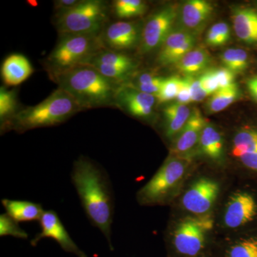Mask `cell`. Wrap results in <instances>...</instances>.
Segmentation results:
<instances>
[{
	"label": "cell",
	"instance_id": "6da1fadb",
	"mask_svg": "<svg viewBox=\"0 0 257 257\" xmlns=\"http://www.w3.org/2000/svg\"><path fill=\"white\" fill-rule=\"evenodd\" d=\"M71 180L88 219L102 233L113 251L114 199L109 176L94 161L80 157L74 162Z\"/></svg>",
	"mask_w": 257,
	"mask_h": 257
},
{
	"label": "cell",
	"instance_id": "7a4b0ae2",
	"mask_svg": "<svg viewBox=\"0 0 257 257\" xmlns=\"http://www.w3.org/2000/svg\"><path fill=\"white\" fill-rule=\"evenodd\" d=\"M59 88L69 93L81 109L114 104L118 88L92 66H79L54 79Z\"/></svg>",
	"mask_w": 257,
	"mask_h": 257
},
{
	"label": "cell",
	"instance_id": "3957f363",
	"mask_svg": "<svg viewBox=\"0 0 257 257\" xmlns=\"http://www.w3.org/2000/svg\"><path fill=\"white\" fill-rule=\"evenodd\" d=\"M82 110L73 97L58 88L40 104L18 111L8 130L24 133L34 128L55 126Z\"/></svg>",
	"mask_w": 257,
	"mask_h": 257
},
{
	"label": "cell",
	"instance_id": "277c9868",
	"mask_svg": "<svg viewBox=\"0 0 257 257\" xmlns=\"http://www.w3.org/2000/svg\"><path fill=\"white\" fill-rule=\"evenodd\" d=\"M104 48L99 35H63L45 60V65L50 77L55 79L76 67L86 65Z\"/></svg>",
	"mask_w": 257,
	"mask_h": 257
},
{
	"label": "cell",
	"instance_id": "5b68a950",
	"mask_svg": "<svg viewBox=\"0 0 257 257\" xmlns=\"http://www.w3.org/2000/svg\"><path fill=\"white\" fill-rule=\"evenodd\" d=\"M107 8L100 0L79 2L70 9L60 12L56 25L61 35H96L105 23Z\"/></svg>",
	"mask_w": 257,
	"mask_h": 257
},
{
	"label": "cell",
	"instance_id": "8992f818",
	"mask_svg": "<svg viewBox=\"0 0 257 257\" xmlns=\"http://www.w3.org/2000/svg\"><path fill=\"white\" fill-rule=\"evenodd\" d=\"M189 162L186 157L170 156L155 175L139 191L140 204H155L163 202L183 179Z\"/></svg>",
	"mask_w": 257,
	"mask_h": 257
},
{
	"label": "cell",
	"instance_id": "52a82bcc",
	"mask_svg": "<svg viewBox=\"0 0 257 257\" xmlns=\"http://www.w3.org/2000/svg\"><path fill=\"white\" fill-rule=\"evenodd\" d=\"M214 226L209 214L189 216L182 219L172 236V245L179 255L195 257L206 246V235Z\"/></svg>",
	"mask_w": 257,
	"mask_h": 257
},
{
	"label": "cell",
	"instance_id": "ba28073f",
	"mask_svg": "<svg viewBox=\"0 0 257 257\" xmlns=\"http://www.w3.org/2000/svg\"><path fill=\"white\" fill-rule=\"evenodd\" d=\"M179 9L177 5H168L148 19L142 30L140 50L143 53L160 50L166 38L175 29Z\"/></svg>",
	"mask_w": 257,
	"mask_h": 257
},
{
	"label": "cell",
	"instance_id": "9c48e42d",
	"mask_svg": "<svg viewBox=\"0 0 257 257\" xmlns=\"http://www.w3.org/2000/svg\"><path fill=\"white\" fill-rule=\"evenodd\" d=\"M39 221L41 230L30 241L32 246H37L42 239L49 238L55 240L66 252L73 253L77 257H87V253L71 237L56 211H45Z\"/></svg>",
	"mask_w": 257,
	"mask_h": 257
},
{
	"label": "cell",
	"instance_id": "30bf717a",
	"mask_svg": "<svg viewBox=\"0 0 257 257\" xmlns=\"http://www.w3.org/2000/svg\"><path fill=\"white\" fill-rule=\"evenodd\" d=\"M220 187L216 181L206 177L198 179L184 193L182 206L196 215L207 214L217 199Z\"/></svg>",
	"mask_w": 257,
	"mask_h": 257
},
{
	"label": "cell",
	"instance_id": "8fae6325",
	"mask_svg": "<svg viewBox=\"0 0 257 257\" xmlns=\"http://www.w3.org/2000/svg\"><path fill=\"white\" fill-rule=\"evenodd\" d=\"M156 101V96L122 84L115 94L114 104L135 117L147 119L152 117Z\"/></svg>",
	"mask_w": 257,
	"mask_h": 257
},
{
	"label": "cell",
	"instance_id": "7c38bea8",
	"mask_svg": "<svg viewBox=\"0 0 257 257\" xmlns=\"http://www.w3.org/2000/svg\"><path fill=\"white\" fill-rule=\"evenodd\" d=\"M207 123L199 109L194 108L187 124L172 143L170 156L190 158L194 149L199 145L201 135Z\"/></svg>",
	"mask_w": 257,
	"mask_h": 257
},
{
	"label": "cell",
	"instance_id": "4fadbf2b",
	"mask_svg": "<svg viewBox=\"0 0 257 257\" xmlns=\"http://www.w3.org/2000/svg\"><path fill=\"white\" fill-rule=\"evenodd\" d=\"M196 45V35L183 29L175 28L159 50L157 62L163 67L175 65Z\"/></svg>",
	"mask_w": 257,
	"mask_h": 257
},
{
	"label": "cell",
	"instance_id": "5bb4252c",
	"mask_svg": "<svg viewBox=\"0 0 257 257\" xmlns=\"http://www.w3.org/2000/svg\"><path fill=\"white\" fill-rule=\"evenodd\" d=\"M214 11V5L207 0L185 2L179 9V28L196 35L209 23Z\"/></svg>",
	"mask_w": 257,
	"mask_h": 257
},
{
	"label": "cell",
	"instance_id": "9a60e30c",
	"mask_svg": "<svg viewBox=\"0 0 257 257\" xmlns=\"http://www.w3.org/2000/svg\"><path fill=\"white\" fill-rule=\"evenodd\" d=\"M256 214V202L251 194L244 192L234 193L226 204L224 223L228 228L236 229L252 221Z\"/></svg>",
	"mask_w": 257,
	"mask_h": 257
},
{
	"label": "cell",
	"instance_id": "2e32d148",
	"mask_svg": "<svg viewBox=\"0 0 257 257\" xmlns=\"http://www.w3.org/2000/svg\"><path fill=\"white\" fill-rule=\"evenodd\" d=\"M142 30L134 22H116L106 28L102 41L114 52L130 50L140 43Z\"/></svg>",
	"mask_w": 257,
	"mask_h": 257
},
{
	"label": "cell",
	"instance_id": "e0dca14e",
	"mask_svg": "<svg viewBox=\"0 0 257 257\" xmlns=\"http://www.w3.org/2000/svg\"><path fill=\"white\" fill-rule=\"evenodd\" d=\"M236 37L246 45L257 46V12L251 8L238 7L231 15Z\"/></svg>",
	"mask_w": 257,
	"mask_h": 257
},
{
	"label": "cell",
	"instance_id": "ac0fdd59",
	"mask_svg": "<svg viewBox=\"0 0 257 257\" xmlns=\"http://www.w3.org/2000/svg\"><path fill=\"white\" fill-rule=\"evenodd\" d=\"M31 63L25 55L13 54L5 59L2 66V76L7 85L17 86L27 80L33 73Z\"/></svg>",
	"mask_w": 257,
	"mask_h": 257
},
{
	"label": "cell",
	"instance_id": "d6986e66",
	"mask_svg": "<svg viewBox=\"0 0 257 257\" xmlns=\"http://www.w3.org/2000/svg\"><path fill=\"white\" fill-rule=\"evenodd\" d=\"M2 204L7 214L18 223L40 221L45 212L41 204L30 201L3 199Z\"/></svg>",
	"mask_w": 257,
	"mask_h": 257
},
{
	"label": "cell",
	"instance_id": "ffe728a7",
	"mask_svg": "<svg viewBox=\"0 0 257 257\" xmlns=\"http://www.w3.org/2000/svg\"><path fill=\"white\" fill-rule=\"evenodd\" d=\"M192 110L186 104L173 102L164 108L166 136L175 138L187 124Z\"/></svg>",
	"mask_w": 257,
	"mask_h": 257
},
{
	"label": "cell",
	"instance_id": "44dd1931",
	"mask_svg": "<svg viewBox=\"0 0 257 257\" xmlns=\"http://www.w3.org/2000/svg\"><path fill=\"white\" fill-rule=\"evenodd\" d=\"M210 54L202 47H194L175 64L179 72L186 76H197L207 70L211 63Z\"/></svg>",
	"mask_w": 257,
	"mask_h": 257
},
{
	"label": "cell",
	"instance_id": "7402d4cb",
	"mask_svg": "<svg viewBox=\"0 0 257 257\" xmlns=\"http://www.w3.org/2000/svg\"><path fill=\"white\" fill-rule=\"evenodd\" d=\"M199 151L211 160L219 161L224 155V139L217 128L209 122L203 130L198 145Z\"/></svg>",
	"mask_w": 257,
	"mask_h": 257
},
{
	"label": "cell",
	"instance_id": "603a6c76",
	"mask_svg": "<svg viewBox=\"0 0 257 257\" xmlns=\"http://www.w3.org/2000/svg\"><path fill=\"white\" fill-rule=\"evenodd\" d=\"M240 96L241 92L236 82L229 87L218 89L208 99L206 103V110L208 114L220 112L237 101Z\"/></svg>",
	"mask_w": 257,
	"mask_h": 257
},
{
	"label": "cell",
	"instance_id": "cb8c5ba5",
	"mask_svg": "<svg viewBox=\"0 0 257 257\" xmlns=\"http://www.w3.org/2000/svg\"><path fill=\"white\" fill-rule=\"evenodd\" d=\"M246 153H257V128L243 127L235 135L231 154L238 159Z\"/></svg>",
	"mask_w": 257,
	"mask_h": 257
},
{
	"label": "cell",
	"instance_id": "d4e9b609",
	"mask_svg": "<svg viewBox=\"0 0 257 257\" xmlns=\"http://www.w3.org/2000/svg\"><path fill=\"white\" fill-rule=\"evenodd\" d=\"M92 63L105 64L116 68L127 69L133 72L138 67L135 61L131 57L119 52L104 50L98 52L87 64Z\"/></svg>",
	"mask_w": 257,
	"mask_h": 257
},
{
	"label": "cell",
	"instance_id": "484cf974",
	"mask_svg": "<svg viewBox=\"0 0 257 257\" xmlns=\"http://www.w3.org/2000/svg\"><path fill=\"white\" fill-rule=\"evenodd\" d=\"M18 100L15 90H8L5 87L0 89V121L1 130H8L10 121L16 115Z\"/></svg>",
	"mask_w": 257,
	"mask_h": 257
},
{
	"label": "cell",
	"instance_id": "4316f807",
	"mask_svg": "<svg viewBox=\"0 0 257 257\" xmlns=\"http://www.w3.org/2000/svg\"><path fill=\"white\" fill-rule=\"evenodd\" d=\"M224 67L235 74L243 73L248 65V57L246 51L240 48H229L221 55Z\"/></svg>",
	"mask_w": 257,
	"mask_h": 257
},
{
	"label": "cell",
	"instance_id": "83f0119b",
	"mask_svg": "<svg viewBox=\"0 0 257 257\" xmlns=\"http://www.w3.org/2000/svg\"><path fill=\"white\" fill-rule=\"evenodd\" d=\"M164 79L165 77L161 76L151 73H144L138 76L135 82L124 84L135 88L140 92L157 96L160 92Z\"/></svg>",
	"mask_w": 257,
	"mask_h": 257
},
{
	"label": "cell",
	"instance_id": "f1b7e54d",
	"mask_svg": "<svg viewBox=\"0 0 257 257\" xmlns=\"http://www.w3.org/2000/svg\"><path fill=\"white\" fill-rule=\"evenodd\" d=\"M147 10V4L141 0H117L114 3V11L120 18L141 16Z\"/></svg>",
	"mask_w": 257,
	"mask_h": 257
},
{
	"label": "cell",
	"instance_id": "f546056e",
	"mask_svg": "<svg viewBox=\"0 0 257 257\" xmlns=\"http://www.w3.org/2000/svg\"><path fill=\"white\" fill-rule=\"evenodd\" d=\"M182 79L178 75H172L165 78L156 96L157 102L163 104L176 99L182 87Z\"/></svg>",
	"mask_w": 257,
	"mask_h": 257
},
{
	"label": "cell",
	"instance_id": "4dcf8cb0",
	"mask_svg": "<svg viewBox=\"0 0 257 257\" xmlns=\"http://www.w3.org/2000/svg\"><path fill=\"white\" fill-rule=\"evenodd\" d=\"M231 37V29L226 23H218L208 30L205 41L211 47H220L227 43Z\"/></svg>",
	"mask_w": 257,
	"mask_h": 257
},
{
	"label": "cell",
	"instance_id": "1f68e13d",
	"mask_svg": "<svg viewBox=\"0 0 257 257\" xmlns=\"http://www.w3.org/2000/svg\"><path fill=\"white\" fill-rule=\"evenodd\" d=\"M226 257H257L256 238H247L236 241L226 251Z\"/></svg>",
	"mask_w": 257,
	"mask_h": 257
},
{
	"label": "cell",
	"instance_id": "d6a6232c",
	"mask_svg": "<svg viewBox=\"0 0 257 257\" xmlns=\"http://www.w3.org/2000/svg\"><path fill=\"white\" fill-rule=\"evenodd\" d=\"M0 236H12L21 239H28V234L20 227L18 221L7 213L0 215Z\"/></svg>",
	"mask_w": 257,
	"mask_h": 257
},
{
	"label": "cell",
	"instance_id": "836d02e7",
	"mask_svg": "<svg viewBox=\"0 0 257 257\" xmlns=\"http://www.w3.org/2000/svg\"><path fill=\"white\" fill-rule=\"evenodd\" d=\"M199 77L203 88L210 96L219 89L214 69H207L202 74H199Z\"/></svg>",
	"mask_w": 257,
	"mask_h": 257
},
{
	"label": "cell",
	"instance_id": "e575fe53",
	"mask_svg": "<svg viewBox=\"0 0 257 257\" xmlns=\"http://www.w3.org/2000/svg\"><path fill=\"white\" fill-rule=\"evenodd\" d=\"M186 77H188L189 79L191 97H192V101L199 102V101L204 100L208 96H210V94L203 88L199 76L198 77H196V76H186Z\"/></svg>",
	"mask_w": 257,
	"mask_h": 257
},
{
	"label": "cell",
	"instance_id": "d590c367",
	"mask_svg": "<svg viewBox=\"0 0 257 257\" xmlns=\"http://www.w3.org/2000/svg\"><path fill=\"white\" fill-rule=\"evenodd\" d=\"M214 70L219 83V89L229 87L235 83L236 74L233 73L229 69H226V67H221L219 69H214Z\"/></svg>",
	"mask_w": 257,
	"mask_h": 257
},
{
	"label": "cell",
	"instance_id": "8d00e7d4",
	"mask_svg": "<svg viewBox=\"0 0 257 257\" xmlns=\"http://www.w3.org/2000/svg\"><path fill=\"white\" fill-rule=\"evenodd\" d=\"M176 99H177V102L179 103V104H186V105L192 102L188 77H184L182 79V87L179 89L178 95H177Z\"/></svg>",
	"mask_w": 257,
	"mask_h": 257
},
{
	"label": "cell",
	"instance_id": "74e56055",
	"mask_svg": "<svg viewBox=\"0 0 257 257\" xmlns=\"http://www.w3.org/2000/svg\"><path fill=\"white\" fill-rule=\"evenodd\" d=\"M238 159L246 168L257 172V153L243 154Z\"/></svg>",
	"mask_w": 257,
	"mask_h": 257
},
{
	"label": "cell",
	"instance_id": "f35d334b",
	"mask_svg": "<svg viewBox=\"0 0 257 257\" xmlns=\"http://www.w3.org/2000/svg\"><path fill=\"white\" fill-rule=\"evenodd\" d=\"M79 2L76 0H60V1L55 2L56 9L60 10V13L73 8Z\"/></svg>",
	"mask_w": 257,
	"mask_h": 257
},
{
	"label": "cell",
	"instance_id": "ab89813d",
	"mask_svg": "<svg viewBox=\"0 0 257 257\" xmlns=\"http://www.w3.org/2000/svg\"><path fill=\"white\" fill-rule=\"evenodd\" d=\"M248 90L253 100L257 102V76L251 77L246 82Z\"/></svg>",
	"mask_w": 257,
	"mask_h": 257
}]
</instances>
